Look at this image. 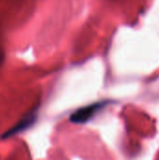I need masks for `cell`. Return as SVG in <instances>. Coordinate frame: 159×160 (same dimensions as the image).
Here are the masks:
<instances>
[{
  "mask_svg": "<svg viewBox=\"0 0 159 160\" xmlns=\"http://www.w3.org/2000/svg\"><path fill=\"white\" fill-rule=\"evenodd\" d=\"M108 104V101H99L82 107L74 112L69 118V121L74 124H85L89 122L99 111L104 109Z\"/></svg>",
  "mask_w": 159,
  "mask_h": 160,
  "instance_id": "6da1fadb",
  "label": "cell"
},
{
  "mask_svg": "<svg viewBox=\"0 0 159 160\" xmlns=\"http://www.w3.org/2000/svg\"><path fill=\"white\" fill-rule=\"evenodd\" d=\"M37 109L38 106L33 108L32 110H30L23 117H22L13 127H11L9 129H7L2 136V140H6L8 138H11L15 135H18L19 133L28 129L30 127H32L35 122L37 121Z\"/></svg>",
  "mask_w": 159,
  "mask_h": 160,
  "instance_id": "7a4b0ae2",
  "label": "cell"
}]
</instances>
